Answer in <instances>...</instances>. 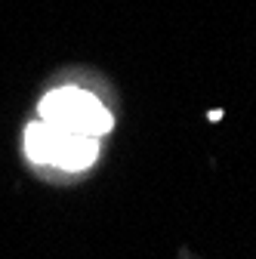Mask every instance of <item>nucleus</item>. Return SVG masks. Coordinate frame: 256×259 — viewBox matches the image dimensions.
Returning <instances> with one entry per match:
<instances>
[{
	"label": "nucleus",
	"mask_w": 256,
	"mask_h": 259,
	"mask_svg": "<svg viewBox=\"0 0 256 259\" xmlns=\"http://www.w3.org/2000/svg\"><path fill=\"white\" fill-rule=\"evenodd\" d=\"M96 154H99V142L96 136H83V133H62V145H59V154H56V167L59 170H71V173H80L87 170Z\"/></svg>",
	"instance_id": "2"
},
{
	"label": "nucleus",
	"mask_w": 256,
	"mask_h": 259,
	"mask_svg": "<svg viewBox=\"0 0 256 259\" xmlns=\"http://www.w3.org/2000/svg\"><path fill=\"white\" fill-rule=\"evenodd\" d=\"M40 120L59 130H68V133H83L96 139L111 130V114L105 111V105L93 93L77 87H62L50 93L40 102Z\"/></svg>",
	"instance_id": "1"
},
{
	"label": "nucleus",
	"mask_w": 256,
	"mask_h": 259,
	"mask_svg": "<svg viewBox=\"0 0 256 259\" xmlns=\"http://www.w3.org/2000/svg\"><path fill=\"white\" fill-rule=\"evenodd\" d=\"M62 133L65 130H59L47 120H37L28 126L25 133V151L28 157L34 160V164H44V167H56V154H59V145H62Z\"/></svg>",
	"instance_id": "3"
}]
</instances>
